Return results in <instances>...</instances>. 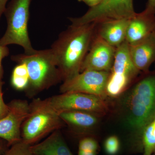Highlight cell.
I'll return each mask as SVG.
<instances>
[{
  "mask_svg": "<svg viewBox=\"0 0 155 155\" xmlns=\"http://www.w3.org/2000/svg\"><path fill=\"white\" fill-rule=\"evenodd\" d=\"M96 23L70 25L50 48L63 81L79 74L94 37Z\"/></svg>",
  "mask_w": 155,
  "mask_h": 155,
  "instance_id": "6da1fadb",
  "label": "cell"
},
{
  "mask_svg": "<svg viewBox=\"0 0 155 155\" xmlns=\"http://www.w3.org/2000/svg\"><path fill=\"white\" fill-rule=\"evenodd\" d=\"M128 97L125 122L133 134L132 149L142 153L143 133L155 118V71L143 73L137 78Z\"/></svg>",
  "mask_w": 155,
  "mask_h": 155,
  "instance_id": "7a4b0ae2",
  "label": "cell"
},
{
  "mask_svg": "<svg viewBox=\"0 0 155 155\" xmlns=\"http://www.w3.org/2000/svg\"><path fill=\"white\" fill-rule=\"evenodd\" d=\"M11 59L18 64L24 63L27 67L29 82L25 90L28 95H34L63 81L50 48L36 50L31 54L15 55Z\"/></svg>",
  "mask_w": 155,
  "mask_h": 155,
  "instance_id": "3957f363",
  "label": "cell"
},
{
  "mask_svg": "<svg viewBox=\"0 0 155 155\" xmlns=\"http://www.w3.org/2000/svg\"><path fill=\"white\" fill-rule=\"evenodd\" d=\"M65 124L46 99H35L29 104V113L21 127L22 140L30 146L35 144Z\"/></svg>",
  "mask_w": 155,
  "mask_h": 155,
  "instance_id": "277c9868",
  "label": "cell"
},
{
  "mask_svg": "<svg viewBox=\"0 0 155 155\" xmlns=\"http://www.w3.org/2000/svg\"><path fill=\"white\" fill-rule=\"evenodd\" d=\"M31 1L11 0L4 12L7 20V29L0 38V44L7 46L18 45L23 48L24 53L27 54H31L36 51L32 47L28 32Z\"/></svg>",
  "mask_w": 155,
  "mask_h": 155,
  "instance_id": "5b68a950",
  "label": "cell"
},
{
  "mask_svg": "<svg viewBox=\"0 0 155 155\" xmlns=\"http://www.w3.org/2000/svg\"><path fill=\"white\" fill-rule=\"evenodd\" d=\"M140 72L130 59L126 41L116 48L115 59L107 86V95L115 97L124 92L138 78Z\"/></svg>",
  "mask_w": 155,
  "mask_h": 155,
  "instance_id": "8992f818",
  "label": "cell"
},
{
  "mask_svg": "<svg viewBox=\"0 0 155 155\" xmlns=\"http://www.w3.org/2000/svg\"><path fill=\"white\" fill-rule=\"evenodd\" d=\"M133 0H102L83 16L69 18L72 25L97 23L115 19H130L135 15Z\"/></svg>",
  "mask_w": 155,
  "mask_h": 155,
  "instance_id": "52a82bcc",
  "label": "cell"
},
{
  "mask_svg": "<svg viewBox=\"0 0 155 155\" xmlns=\"http://www.w3.org/2000/svg\"><path fill=\"white\" fill-rule=\"evenodd\" d=\"M50 106L58 114L64 111H87L104 114L108 110L104 99L94 95L79 92L61 93L46 99Z\"/></svg>",
  "mask_w": 155,
  "mask_h": 155,
  "instance_id": "ba28073f",
  "label": "cell"
},
{
  "mask_svg": "<svg viewBox=\"0 0 155 155\" xmlns=\"http://www.w3.org/2000/svg\"><path fill=\"white\" fill-rule=\"evenodd\" d=\"M110 72L86 70L63 81L61 93L79 92L94 95L104 99Z\"/></svg>",
  "mask_w": 155,
  "mask_h": 155,
  "instance_id": "9c48e42d",
  "label": "cell"
},
{
  "mask_svg": "<svg viewBox=\"0 0 155 155\" xmlns=\"http://www.w3.org/2000/svg\"><path fill=\"white\" fill-rule=\"evenodd\" d=\"M8 105V113L0 119V138L10 147L22 140L21 127L29 113V104L25 100H14Z\"/></svg>",
  "mask_w": 155,
  "mask_h": 155,
  "instance_id": "30bf717a",
  "label": "cell"
},
{
  "mask_svg": "<svg viewBox=\"0 0 155 155\" xmlns=\"http://www.w3.org/2000/svg\"><path fill=\"white\" fill-rule=\"evenodd\" d=\"M116 49L94 33L80 72L86 70L110 72L114 64Z\"/></svg>",
  "mask_w": 155,
  "mask_h": 155,
  "instance_id": "8fae6325",
  "label": "cell"
},
{
  "mask_svg": "<svg viewBox=\"0 0 155 155\" xmlns=\"http://www.w3.org/2000/svg\"><path fill=\"white\" fill-rule=\"evenodd\" d=\"M155 13L145 10L136 13L129 19L126 31V39L128 45L135 44L153 32L155 28Z\"/></svg>",
  "mask_w": 155,
  "mask_h": 155,
  "instance_id": "7c38bea8",
  "label": "cell"
},
{
  "mask_svg": "<svg viewBox=\"0 0 155 155\" xmlns=\"http://www.w3.org/2000/svg\"><path fill=\"white\" fill-rule=\"evenodd\" d=\"M129 53L133 64L140 72H149L155 61V35L154 32L135 44L129 45Z\"/></svg>",
  "mask_w": 155,
  "mask_h": 155,
  "instance_id": "4fadbf2b",
  "label": "cell"
},
{
  "mask_svg": "<svg viewBox=\"0 0 155 155\" xmlns=\"http://www.w3.org/2000/svg\"><path fill=\"white\" fill-rule=\"evenodd\" d=\"M129 20L115 19L96 23L95 34L116 48L125 41Z\"/></svg>",
  "mask_w": 155,
  "mask_h": 155,
  "instance_id": "5bb4252c",
  "label": "cell"
},
{
  "mask_svg": "<svg viewBox=\"0 0 155 155\" xmlns=\"http://www.w3.org/2000/svg\"><path fill=\"white\" fill-rule=\"evenodd\" d=\"M30 150L33 155H73L59 130L42 141L31 145Z\"/></svg>",
  "mask_w": 155,
  "mask_h": 155,
  "instance_id": "9a60e30c",
  "label": "cell"
},
{
  "mask_svg": "<svg viewBox=\"0 0 155 155\" xmlns=\"http://www.w3.org/2000/svg\"><path fill=\"white\" fill-rule=\"evenodd\" d=\"M93 113L87 111L70 110L60 113V117L64 123L73 129L86 130L96 125L97 119Z\"/></svg>",
  "mask_w": 155,
  "mask_h": 155,
  "instance_id": "2e32d148",
  "label": "cell"
},
{
  "mask_svg": "<svg viewBox=\"0 0 155 155\" xmlns=\"http://www.w3.org/2000/svg\"><path fill=\"white\" fill-rule=\"evenodd\" d=\"M28 69L24 63H19L13 69L11 78L12 86L17 90H25L29 84Z\"/></svg>",
  "mask_w": 155,
  "mask_h": 155,
  "instance_id": "e0dca14e",
  "label": "cell"
},
{
  "mask_svg": "<svg viewBox=\"0 0 155 155\" xmlns=\"http://www.w3.org/2000/svg\"><path fill=\"white\" fill-rule=\"evenodd\" d=\"M143 155H155V118L143 130L142 136Z\"/></svg>",
  "mask_w": 155,
  "mask_h": 155,
  "instance_id": "ac0fdd59",
  "label": "cell"
},
{
  "mask_svg": "<svg viewBox=\"0 0 155 155\" xmlns=\"http://www.w3.org/2000/svg\"><path fill=\"white\" fill-rule=\"evenodd\" d=\"M2 155H33L30 150V145L24 142H18L12 145Z\"/></svg>",
  "mask_w": 155,
  "mask_h": 155,
  "instance_id": "d6986e66",
  "label": "cell"
},
{
  "mask_svg": "<svg viewBox=\"0 0 155 155\" xmlns=\"http://www.w3.org/2000/svg\"><path fill=\"white\" fill-rule=\"evenodd\" d=\"M120 142L116 136H111L105 141L104 147L107 153L109 155H116L120 149Z\"/></svg>",
  "mask_w": 155,
  "mask_h": 155,
  "instance_id": "ffe728a7",
  "label": "cell"
},
{
  "mask_svg": "<svg viewBox=\"0 0 155 155\" xmlns=\"http://www.w3.org/2000/svg\"><path fill=\"white\" fill-rule=\"evenodd\" d=\"M99 145L97 142L94 139L90 137H84L79 143V150L87 151L97 152Z\"/></svg>",
  "mask_w": 155,
  "mask_h": 155,
  "instance_id": "44dd1931",
  "label": "cell"
},
{
  "mask_svg": "<svg viewBox=\"0 0 155 155\" xmlns=\"http://www.w3.org/2000/svg\"><path fill=\"white\" fill-rule=\"evenodd\" d=\"M4 82L0 80V119L4 118L8 114L9 108L8 104H6L3 99L2 88Z\"/></svg>",
  "mask_w": 155,
  "mask_h": 155,
  "instance_id": "7402d4cb",
  "label": "cell"
},
{
  "mask_svg": "<svg viewBox=\"0 0 155 155\" xmlns=\"http://www.w3.org/2000/svg\"><path fill=\"white\" fill-rule=\"evenodd\" d=\"M9 54V50L8 46L0 44V80H2L4 73L2 62L3 59Z\"/></svg>",
  "mask_w": 155,
  "mask_h": 155,
  "instance_id": "603a6c76",
  "label": "cell"
},
{
  "mask_svg": "<svg viewBox=\"0 0 155 155\" xmlns=\"http://www.w3.org/2000/svg\"><path fill=\"white\" fill-rule=\"evenodd\" d=\"M9 147L8 143L5 140L0 138V155L4 154Z\"/></svg>",
  "mask_w": 155,
  "mask_h": 155,
  "instance_id": "cb8c5ba5",
  "label": "cell"
},
{
  "mask_svg": "<svg viewBox=\"0 0 155 155\" xmlns=\"http://www.w3.org/2000/svg\"><path fill=\"white\" fill-rule=\"evenodd\" d=\"M79 2H83L90 8L94 7L100 4L102 0H78Z\"/></svg>",
  "mask_w": 155,
  "mask_h": 155,
  "instance_id": "d4e9b609",
  "label": "cell"
},
{
  "mask_svg": "<svg viewBox=\"0 0 155 155\" xmlns=\"http://www.w3.org/2000/svg\"><path fill=\"white\" fill-rule=\"evenodd\" d=\"M146 9L150 12L155 13V0H148Z\"/></svg>",
  "mask_w": 155,
  "mask_h": 155,
  "instance_id": "484cf974",
  "label": "cell"
},
{
  "mask_svg": "<svg viewBox=\"0 0 155 155\" xmlns=\"http://www.w3.org/2000/svg\"><path fill=\"white\" fill-rule=\"evenodd\" d=\"M8 0H0V19L2 15L4 14Z\"/></svg>",
  "mask_w": 155,
  "mask_h": 155,
  "instance_id": "4316f807",
  "label": "cell"
},
{
  "mask_svg": "<svg viewBox=\"0 0 155 155\" xmlns=\"http://www.w3.org/2000/svg\"><path fill=\"white\" fill-rule=\"evenodd\" d=\"M97 152L87 151L78 150V155H97Z\"/></svg>",
  "mask_w": 155,
  "mask_h": 155,
  "instance_id": "83f0119b",
  "label": "cell"
},
{
  "mask_svg": "<svg viewBox=\"0 0 155 155\" xmlns=\"http://www.w3.org/2000/svg\"><path fill=\"white\" fill-rule=\"evenodd\" d=\"M153 32H154V35H155V28Z\"/></svg>",
  "mask_w": 155,
  "mask_h": 155,
  "instance_id": "f1b7e54d",
  "label": "cell"
},
{
  "mask_svg": "<svg viewBox=\"0 0 155 155\" xmlns=\"http://www.w3.org/2000/svg\"></svg>",
  "mask_w": 155,
  "mask_h": 155,
  "instance_id": "f546056e",
  "label": "cell"
}]
</instances>
